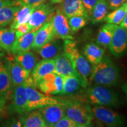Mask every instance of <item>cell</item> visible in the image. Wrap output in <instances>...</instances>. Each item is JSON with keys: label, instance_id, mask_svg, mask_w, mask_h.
Wrapping results in <instances>:
<instances>
[{"label": "cell", "instance_id": "obj_19", "mask_svg": "<svg viewBox=\"0 0 127 127\" xmlns=\"http://www.w3.org/2000/svg\"><path fill=\"white\" fill-rule=\"evenodd\" d=\"M20 118L22 127H47L42 114L39 109L28 111Z\"/></svg>", "mask_w": 127, "mask_h": 127}, {"label": "cell", "instance_id": "obj_1", "mask_svg": "<svg viewBox=\"0 0 127 127\" xmlns=\"http://www.w3.org/2000/svg\"><path fill=\"white\" fill-rule=\"evenodd\" d=\"M119 77L118 68L110 58L106 57L93 66L90 81L96 85L110 87L117 84Z\"/></svg>", "mask_w": 127, "mask_h": 127}, {"label": "cell", "instance_id": "obj_25", "mask_svg": "<svg viewBox=\"0 0 127 127\" xmlns=\"http://www.w3.org/2000/svg\"><path fill=\"white\" fill-rule=\"evenodd\" d=\"M16 39L15 30L11 28L0 27V47L8 53H11Z\"/></svg>", "mask_w": 127, "mask_h": 127}, {"label": "cell", "instance_id": "obj_7", "mask_svg": "<svg viewBox=\"0 0 127 127\" xmlns=\"http://www.w3.org/2000/svg\"><path fill=\"white\" fill-rule=\"evenodd\" d=\"M51 22L55 39H74L72 32L68 24V19L64 14L60 7L55 9Z\"/></svg>", "mask_w": 127, "mask_h": 127}, {"label": "cell", "instance_id": "obj_26", "mask_svg": "<svg viewBox=\"0 0 127 127\" xmlns=\"http://www.w3.org/2000/svg\"><path fill=\"white\" fill-rule=\"evenodd\" d=\"M35 9V7L25 5L20 7L14 15L13 20L11 23L10 28L14 30L19 24L28 23Z\"/></svg>", "mask_w": 127, "mask_h": 127}, {"label": "cell", "instance_id": "obj_5", "mask_svg": "<svg viewBox=\"0 0 127 127\" xmlns=\"http://www.w3.org/2000/svg\"><path fill=\"white\" fill-rule=\"evenodd\" d=\"M65 115L75 122L79 127H91L93 117L88 107L76 101H66Z\"/></svg>", "mask_w": 127, "mask_h": 127}, {"label": "cell", "instance_id": "obj_3", "mask_svg": "<svg viewBox=\"0 0 127 127\" xmlns=\"http://www.w3.org/2000/svg\"><path fill=\"white\" fill-rule=\"evenodd\" d=\"M85 98L92 105L118 107L120 104L118 95L115 92L102 85L90 87L85 93Z\"/></svg>", "mask_w": 127, "mask_h": 127}, {"label": "cell", "instance_id": "obj_17", "mask_svg": "<svg viewBox=\"0 0 127 127\" xmlns=\"http://www.w3.org/2000/svg\"><path fill=\"white\" fill-rule=\"evenodd\" d=\"M36 32V31H31L16 38L12 45L11 53L14 55H18L29 51L31 49Z\"/></svg>", "mask_w": 127, "mask_h": 127}, {"label": "cell", "instance_id": "obj_41", "mask_svg": "<svg viewBox=\"0 0 127 127\" xmlns=\"http://www.w3.org/2000/svg\"><path fill=\"white\" fill-rule=\"evenodd\" d=\"M6 101H7V99L5 98L0 96V104H5Z\"/></svg>", "mask_w": 127, "mask_h": 127}, {"label": "cell", "instance_id": "obj_39", "mask_svg": "<svg viewBox=\"0 0 127 127\" xmlns=\"http://www.w3.org/2000/svg\"><path fill=\"white\" fill-rule=\"evenodd\" d=\"M120 26H121L122 27L125 28V29L127 30V13L125 15L124 19L122 21V23L120 24Z\"/></svg>", "mask_w": 127, "mask_h": 127}, {"label": "cell", "instance_id": "obj_43", "mask_svg": "<svg viewBox=\"0 0 127 127\" xmlns=\"http://www.w3.org/2000/svg\"><path fill=\"white\" fill-rule=\"evenodd\" d=\"M5 52L6 51L4 50V49L0 47V57L4 56V55H5Z\"/></svg>", "mask_w": 127, "mask_h": 127}, {"label": "cell", "instance_id": "obj_35", "mask_svg": "<svg viewBox=\"0 0 127 127\" xmlns=\"http://www.w3.org/2000/svg\"><path fill=\"white\" fill-rule=\"evenodd\" d=\"M97 1L98 0H82L85 10L88 14L89 18H90V15L91 14L92 10H93V7H94Z\"/></svg>", "mask_w": 127, "mask_h": 127}, {"label": "cell", "instance_id": "obj_34", "mask_svg": "<svg viewBox=\"0 0 127 127\" xmlns=\"http://www.w3.org/2000/svg\"><path fill=\"white\" fill-rule=\"evenodd\" d=\"M14 30H15V32L16 38H17L31 31V28L30 27V25L28 24V23H26L19 24L14 29Z\"/></svg>", "mask_w": 127, "mask_h": 127}, {"label": "cell", "instance_id": "obj_20", "mask_svg": "<svg viewBox=\"0 0 127 127\" xmlns=\"http://www.w3.org/2000/svg\"><path fill=\"white\" fill-rule=\"evenodd\" d=\"M84 57L93 65L99 63L104 57V48L97 44L90 42L85 44L82 50Z\"/></svg>", "mask_w": 127, "mask_h": 127}, {"label": "cell", "instance_id": "obj_12", "mask_svg": "<svg viewBox=\"0 0 127 127\" xmlns=\"http://www.w3.org/2000/svg\"><path fill=\"white\" fill-rule=\"evenodd\" d=\"M108 48L111 53L116 57L123 54L127 49V30L117 25Z\"/></svg>", "mask_w": 127, "mask_h": 127}, {"label": "cell", "instance_id": "obj_11", "mask_svg": "<svg viewBox=\"0 0 127 127\" xmlns=\"http://www.w3.org/2000/svg\"><path fill=\"white\" fill-rule=\"evenodd\" d=\"M55 39L51 20L41 27L36 32L34 41L32 44V50L37 51L46 44Z\"/></svg>", "mask_w": 127, "mask_h": 127}, {"label": "cell", "instance_id": "obj_27", "mask_svg": "<svg viewBox=\"0 0 127 127\" xmlns=\"http://www.w3.org/2000/svg\"><path fill=\"white\" fill-rule=\"evenodd\" d=\"M127 13V1L124 3L117 8L114 9L112 12L107 15L103 21L107 23L114 24L120 25L124 19Z\"/></svg>", "mask_w": 127, "mask_h": 127}, {"label": "cell", "instance_id": "obj_30", "mask_svg": "<svg viewBox=\"0 0 127 127\" xmlns=\"http://www.w3.org/2000/svg\"><path fill=\"white\" fill-rule=\"evenodd\" d=\"M20 7L7 6L0 8V27H5L11 24L14 15Z\"/></svg>", "mask_w": 127, "mask_h": 127}, {"label": "cell", "instance_id": "obj_4", "mask_svg": "<svg viewBox=\"0 0 127 127\" xmlns=\"http://www.w3.org/2000/svg\"><path fill=\"white\" fill-rule=\"evenodd\" d=\"M26 90L28 97L27 112L52 104H66V101L61 98L41 93L35 86L26 85Z\"/></svg>", "mask_w": 127, "mask_h": 127}, {"label": "cell", "instance_id": "obj_42", "mask_svg": "<svg viewBox=\"0 0 127 127\" xmlns=\"http://www.w3.org/2000/svg\"><path fill=\"white\" fill-rule=\"evenodd\" d=\"M51 4H58V3H61L63 2L64 0H50Z\"/></svg>", "mask_w": 127, "mask_h": 127}, {"label": "cell", "instance_id": "obj_38", "mask_svg": "<svg viewBox=\"0 0 127 127\" xmlns=\"http://www.w3.org/2000/svg\"><path fill=\"white\" fill-rule=\"evenodd\" d=\"M13 5L14 6V0H0V8Z\"/></svg>", "mask_w": 127, "mask_h": 127}, {"label": "cell", "instance_id": "obj_24", "mask_svg": "<svg viewBox=\"0 0 127 127\" xmlns=\"http://www.w3.org/2000/svg\"><path fill=\"white\" fill-rule=\"evenodd\" d=\"M109 9L108 4L107 0H98L93 7L89 20H91L94 24L103 21L108 14Z\"/></svg>", "mask_w": 127, "mask_h": 127}, {"label": "cell", "instance_id": "obj_33", "mask_svg": "<svg viewBox=\"0 0 127 127\" xmlns=\"http://www.w3.org/2000/svg\"><path fill=\"white\" fill-rule=\"evenodd\" d=\"M54 127H79L75 122L65 115Z\"/></svg>", "mask_w": 127, "mask_h": 127}, {"label": "cell", "instance_id": "obj_23", "mask_svg": "<svg viewBox=\"0 0 127 127\" xmlns=\"http://www.w3.org/2000/svg\"><path fill=\"white\" fill-rule=\"evenodd\" d=\"M12 90L8 68L7 63H3L0 69V96L8 99Z\"/></svg>", "mask_w": 127, "mask_h": 127}, {"label": "cell", "instance_id": "obj_40", "mask_svg": "<svg viewBox=\"0 0 127 127\" xmlns=\"http://www.w3.org/2000/svg\"><path fill=\"white\" fill-rule=\"evenodd\" d=\"M121 88L122 90H123L124 93L125 95H126V98L127 99V82H125V84H124L123 85H122Z\"/></svg>", "mask_w": 127, "mask_h": 127}, {"label": "cell", "instance_id": "obj_6", "mask_svg": "<svg viewBox=\"0 0 127 127\" xmlns=\"http://www.w3.org/2000/svg\"><path fill=\"white\" fill-rule=\"evenodd\" d=\"M9 98L11 104L8 107V111L21 115L27 112L28 97L25 82L12 87Z\"/></svg>", "mask_w": 127, "mask_h": 127}, {"label": "cell", "instance_id": "obj_2", "mask_svg": "<svg viewBox=\"0 0 127 127\" xmlns=\"http://www.w3.org/2000/svg\"><path fill=\"white\" fill-rule=\"evenodd\" d=\"M63 50L66 56L71 60L78 75L86 85H88L91 75L92 66L84 55L79 52L77 43L73 39L64 40Z\"/></svg>", "mask_w": 127, "mask_h": 127}, {"label": "cell", "instance_id": "obj_9", "mask_svg": "<svg viewBox=\"0 0 127 127\" xmlns=\"http://www.w3.org/2000/svg\"><path fill=\"white\" fill-rule=\"evenodd\" d=\"M63 78L54 72L44 76L36 82L35 87L47 95L60 94L63 89Z\"/></svg>", "mask_w": 127, "mask_h": 127}, {"label": "cell", "instance_id": "obj_22", "mask_svg": "<svg viewBox=\"0 0 127 127\" xmlns=\"http://www.w3.org/2000/svg\"><path fill=\"white\" fill-rule=\"evenodd\" d=\"M117 25L107 23L100 28L96 36V42L103 48H108L113 37Z\"/></svg>", "mask_w": 127, "mask_h": 127}, {"label": "cell", "instance_id": "obj_32", "mask_svg": "<svg viewBox=\"0 0 127 127\" xmlns=\"http://www.w3.org/2000/svg\"><path fill=\"white\" fill-rule=\"evenodd\" d=\"M47 0H14V6L22 7V6H30L37 7L44 4Z\"/></svg>", "mask_w": 127, "mask_h": 127}, {"label": "cell", "instance_id": "obj_37", "mask_svg": "<svg viewBox=\"0 0 127 127\" xmlns=\"http://www.w3.org/2000/svg\"><path fill=\"white\" fill-rule=\"evenodd\" d=\"M107 1L108 4L109 9L114 10L127 1V0H107Z\"/></svg>", "mask_w": 127, "mask_h": 127}, {"label": "cell", "instance_id": "obj_16", "mask_svg": "<svg viewBox=\"0 0 127 127\" xmlns=\"http://www.w3.org/2000/svg\"><path fill=\"white\" fill-rule=\"evenodd\" d=\"M54 60L55 68L54 72L55 74L61 76L62 77H64V76L75 74L79 78H80L78 75L77 71H75V68L73 65V64L71 62V60L66 56L64 52L57 55L54 58Z\"/></svg>", "mask_w": 127, "mask_h": 127}, {"label": "cell", "instance_id": "obj_18", "mask_svg": "<svg viewBox=\"0 0 127 127\" xmlns=\"http://www.w3.org/2000/svg\"><path fill=\"white\" fill-rule=\"evenodd\" d=\"M55 68V60L54 58L51 59H43L36 63L33 68L32 72L31 77L34 80L35 86L39 79L42 78L44 76L50 73L54 72Z\"/></svg>", "mask_w": 127, "mask_h": 127}, {"label": "cell", "instance_id": "obj_36", "mask_svg": "<svg viewBox=\"0 0 127 127\" xmlns=\"http://www.w3.org/2000/svg\"><path fill=\"white\" fill-rule=\"evenodd\" d=\"M2 126L3 127H21L22 124L21 121L19 119L11 118L9 120H6L4 123L2 124Z\"/></svg>", "mask_w": 127, "mask_h": 127}, {"label": "cell", "instance_id": "obj_29", "mask_svg": "<svg viewBox=\"0 0 127 127\" xmlns=\"http://www.w3.org/2000/svg\"><path fill=\"white\" fill-rule=\"evenodd\" d=\"M62 49L63 48L59 44L52 41L36 52L42 59H51L61 54Z\"/></svg>", "mask_w": 127, "mask_h": 127}, {"label": "cell", "instance_id": "obj_13", "mask_svg": "<svg viewBox=\"0 0 127 127\" xmlns=\"http://www.w3.org/2000/svg\"><path fill=\"white\" fill-rule=\"evenodd\" d=\"M65 105L52 104L39 109L47 127H54L65 116Z\"/></svg>", "mask_w": 127, "mask_h": 127}, {"label": "cell", "instance_id": "obj_14", "mask_svg": "<svg viewBox=\"0 0 127 127\" xmlns=\"http://www.w3.org/2000/svg\"><path fill=\"white\" fill-rule=\"evenodd\" d=\"M7 64L12 88L24 83L30 75L31 72L24 68L15 60H9L7 62Z\"/></svg>", "mask_w": 127, "mask_h": 127}, {"label": "cell", "instance_id": "obj_15", "mask_svg": "<svg viewBox=\"0 0 127 127\" xmlns=\"http://www.w3.org/2000/svg\"><path fill=\"white\" fill-rule=\"evenodd\" d=\"M62 2L60 7L68 19L74 16H83L89 20L82 0H64Z\"/></svg>", "mask_w": 127, "mask_h": 127}, {"label": "cell", "instance_id": "obj_31", "mask_svg": "<svg viewBox=\"0 0 127 127\" xmlns=\"http://www.w3.org/2000/svg\"><path fill=\"white\" fill-rule=\"evenodd\" d=\"M88 20L83 16H74L68 18V24L72 32H75L88 24Z\"/></svg>", "mask_w": 127, "mask_h": 127}, {"label": "cell", "instance_id": "obj_21", "mask_svg": "<svg viewBox=\"0 0 127 127\" xmlns=\"http://www.w3.org/2000/svg\"><path fill=\"white\" fill-rule=\"evenodd\" d=\"M63 89L60 95H70L75 93L79 90L81 87H86V85L83 81L77 75L72 74L63 77Z\"/></svg>", "mask_w": 127, "mask_h": 127}, {"label": "cell", "instance_id": "obj_8", "mask_svg": "<svg viewBox=\"0 0 127 127\" xmlns=\"http://www.w3.org/2000/svg\"><path fill=\"white\" fill-rule=\"evenodd\" d=\"M93 116L108 127H121L124 124L122 117L115 111L104 106L88 107Z\"/></svg>", "mask_w": 127, "mask_h": 127}, {"label": "cell", "instance_id": "obj_10", "mask_svg": "<svg viewBox=\"0 0 127 127\" xmlns=\"http://www.w3.org/2000/svg\"><path fill=\"white\" fill-rule=\"evenodd\" d=\"M55 8L50 4L44 3L35 8L28 22L31 31H37L44 24L51 20Z\"/></svg>", "mask_w": 127, "mask_h": 127}, {"label": "cell", "instance_id": "obj_28", "mask_svg": "<svg viewBox=\"0 0 127 127\" xmlns=\"http://www.w3.org/2000/svg\"><path fill=\"white\" fill-rule=\"evenodd\" d=\"M14 60L30 72H31L37 63V58L36 55L30 51L16 55Z\"/></svg>", "mask_w": 127, "mask_h": 127}, {"label": "cell", "instance_id": "obj_44", "mask_svg": "<svg viewBox=\"0 0 127 127\" xmlns=\"http://www.w3.org/2000/svg\"><path fill=\"white\" fill-rule=\"evenodd\" d=\"M2 61H1V60H0V69H1V65H2Z\"/></svg>", "mask_w": 127, "mask_h": 127}]
</instances>
